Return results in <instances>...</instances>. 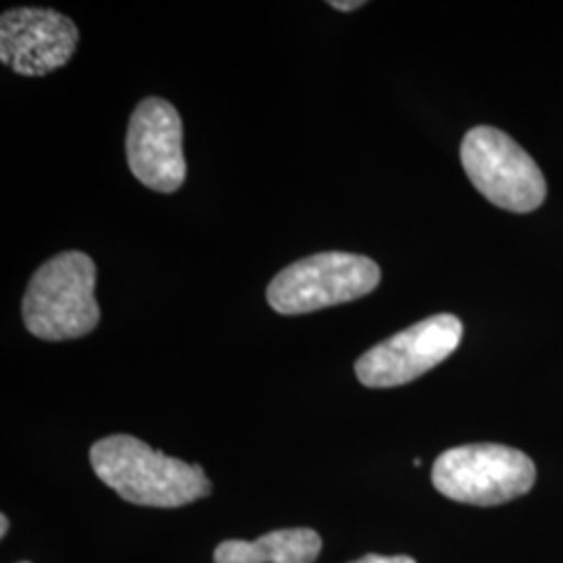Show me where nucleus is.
I'll return each mask as SVG.
<instances>
[{
    "instance_id": "4",
    "label": "nucleus",
    "mask_w": 563,
    "mask_h": 563,
    "mask_svg": "<svg viewBox=\"0 0 563 563\" xmlns=\"http://www.w3.org/2000/svg\"><path fill=\"white\" fill-rule=\"evenodd\" d=\"M380 284L376 262L353 253H318L284 267L267 286V302L282 316H302L357 301Z\"/></svg>"
},
{
    "instance_id": "1",
    "label": "nucleus",
    "mask_w": 563,
    "mask_h": 563,
    "mask_svg": "<svg viewBox=\"0 0 563 563\" xmlns=\"http://www.w3.org/2000/svg\"><path fill=\"white\" fill-rule=\"evenodd\" d=\"M90 463L102 483L128 504L169 509L211 493L201 465L167 457L128 434H113L92 444Z\"/></svg>"
},
{
    "instance_id": "7",
    "label": "nucleus",
    "mask_w": 563,
    "mask_h": 563,
    "mask_svg": "<svg viewBox=\"0 0 563 563\" xmlns=\"http://www.w3.org/2000/svg\"><path fill=\"white\" fill-rule=\"evenodd\" d=\"M184 128L172 102L151 97L134 109L125 155L136 180L155 192H176L186 180V159L181 151Z\"/></svg>"
},
{
    "instance_id": "6",
    "label": "nucleus",
    "mask_w": 563,
    "mask_h": 563,
    "mask_svg": "<svg viewBox=\"0 0 563 563\" xmlns=\"http://www.w3.org/2000/svg\"><path fill=\"white\" fill-rule=\"evenodd\" d=\"M462 339V320L451 313H439L372 346L355 363V374L367 388L413 383L453 355Z\"/></svg>"
},
{
    "instance_id": "3",
    "label": "nucleus",
    "mask_w": 563,
    "mask_h": 563,
    "mask_svg": "<svg viewBox=\"0 0 563 563\" xmlns=\"http://www.w3.org/2000/svg\"><path fill=\"white\" fill-rule=\"evenodd\" d=\"M537 481L532 460L511 446L463 444L444 451L432 467L434 488L460 504H507L526 495Z\"/></svg>"
},
{
    "instance_id": "12",
    "label": "nucleus",
    "mask_w": 563,
    "mask_h": 563,
    "mask_svg": "<svg viewBox=\"0 0 563 563\" xmlns=\"http://www.w3.org/2000/svg\"><path fill=\"white\" fill-rule=\"evenodd\" d=\"M7 532H9V520H7V516H2V518H0V537L4 539Z\"/></svg>"
},
{
    "instance_id": "5",
    "label": "nucleus",
    "mask_w": 563,
    "mask_h": 563,
    "mask_svg": "<svg viewBox=\"0 0 563 563\" xmlns=\"http://www.w3.org/2000/svg\"><path fill=\"white\" fill-rule=\"evenodd\" d=\"M462 165L476 190L505 211L530 213L543 205V172L518 142L497 128L476 125L465 134Z\"/></svg>"
},
{
    "instance_id": "9",
    "label": "nucleus",
    "mask_w": 563,
    "mask_h": 563,
    "mask_svg": "<svg viewBox=\"0 0 563 563\" xmlns=\"http://www.w3.org/2000/svg\"><path fill=\"white\" fill-rule=\"evenodd\" d=\"M322 551V539L311 528L269 532L257 541H223L216 563H313Z\"/></svg>"
},
{
    "instance_id": "2",
    "label": "nucleus",
    "mask_w": 563,
    "mask_h": 563,
    "mask_svg": "<svg viewBox=\"0 0 563 563\" xmlns=\"http://www.w3.org/2000/svg\"><path fill=\"white\" fill-rule=\"evenodd\" d=\"M95 284V262L80 251L59 253L42 263L23 295L21 316L25 328L48 342L90 334L101 322Z\"/></svg>"
},
{
    "instance_id": "13",
    "label": "nucleus",
    "mask_w": 563,
    "mask_h": 563,
    "mask_svg": "<svg viewBox=\"0 0 563 563\" xmlns=\"http://www.w3.org/2000/svg\"><path fill=\"white\" fill-rule=\"evenodd\" d=\"M21 563H30V562H21Z\"/></svg>"
},
{
    "instance_id": "11",
    "label": "nucleus",
    "mask_w": 563,
    "mask_h": 563,
    "mask_svg": "<svg viewBox=\"0 0 563 563\" xmlns=\"http://www.w3.org/2000/svg\"><path fill=\"white\" fill-rule=\"evenodd\" d=\"M332 9H336V11H355V9H362L365 2L362 0H351V2H339V0H332V2H328Z\"/></svg>"
},
{
    "instance_id": "8",
    "label": "nucleus",
    "mask_w": 563,
    "mask_h": 563,
    "mask_svg": "<svg viewBox=\"0 0 563 563\" xmlns=\"http://www.w3.org/2000/svg\"><path fill=\"white\" fill-rule=\"evenodd\" d=\"M76 23L53 9L21 7L0 18V63L25 78H42L76 55Z\"/></svg>"
},
{
    "instance_id": "10",
    "label": "nucleus",
    "mask_w": 563,
    "mask_h": 563,
    "mask_svg": "<svg viewBox=\"0 0 563 563\" xmlns=\"http://www.w3.org/2000/svg\"><path fill=\"white\" fill-rule=\"evenodd\" d=\"M351 563H416V560L407 558V555H393V558H384V555H365L362 560Z\"/></svg>"
}]
</instances>
